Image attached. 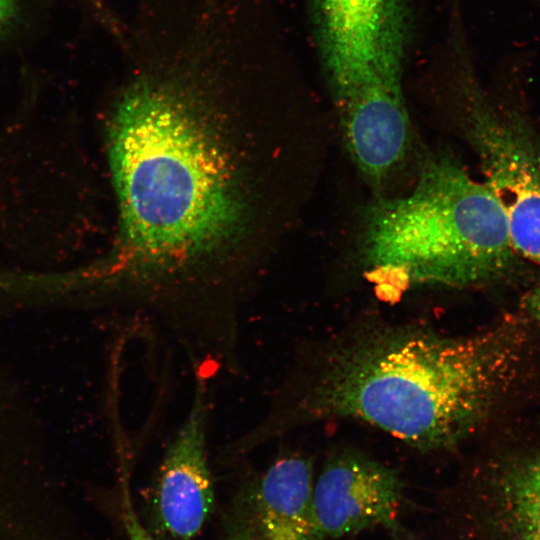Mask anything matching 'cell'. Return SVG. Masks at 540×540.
Segmentation results:
<instances>
[{
  "mask_svg": "<svg viewBox=\"0 0 540 540\" xmlns=\"http://www.w3.org/2000/svg\"><path fill=\"white\" fill-rule=\"evenodd\" d=\"M204 104L181 88L140 82L108 127L120 238L94 276L128 312L166 323L224 299L206 264L247 224L242 169Z\"/></svg>",
  "mask_w": 540,
  "mask_h": 540,
  "instance_id": "1",
  "label": "cell"
},
{
  "mask_svg": "<svg viewBox=\"0 0 540 540\" xmlns=\"http://www.w3.org/2000/svg\"><path fill=\"white\" fill-rule=\"evenodd\" d=\"M522 336L512 321L470 336L416 325L362 329L287 385L257 430L273 440L308 420L350 418L423 451L451 448L479 427L510 384Z\"/></svg>",
  "mask_w": 540,
  "mask_h": 540,
  "instance_id": "2",
  "label": "cell"
},
{
  "mask_svg": "<svg viewBox=\"0 0 540 540\" xmlns=\"http://www.w3.org/2000/svg\"><path fill=\"white\" fill-rule=\"evenodd\" d=\"M360 256L371 279L401 287L489 284L521 259L497 199L442 151L423 159L408 194L369 204Z\"/></svg>",
  "mask_w": 540,
  "mask_h": 540,
  "instance_id": "3",
  "label": "cell"
},
{
  "mask_svg": "<svg viewBox=\"0 0 540 540\" xmlns=\"http://www.w3.org/2000/svg\"><path fill=\"white\" fill-rule=\"evenodd\" d=\"M320 66L335 109L364 114L404 97L408 0H309Z\"/></svg>",
  "mask_w": 540,
  "mask_h": 540,
  "instance_id": "4",
  "label": "cell"
},
{
  "mask_svg": "<svg viewBox=\"0 0 540 540\" xmlns=\"http://www.w3.org/2000/svg\"><path fill=\"white\" fill-rule=\"evenodd\" d=\"M461 79L464 134L499 202L514 249L540 266V141L516 108L497 104L471 72Z\"/></svg>",
  "mask_w": 540,
  "mask_h": 540,
  "instance_id": "5",
  "label": "cell"
},
{
  "mask_svg": "<svg viewBox=\"0 0 540 540\" xmlns=\"http://www.w3.org/2000/svg\"><path fill=\"white\" fill-rule=\"evenodd\" d=\"M188 412L155 471L151 507L156 526L174 540H192L213 510L215 492L208 462V380L193 370Z\"/></svg>",
  "mask_w": 540,
  "mask_h": 540,
  "instance_id": "6",
  "label": "cell"
},
{
  "mask_svg": "<svg viewBox=\"0 0 540 540\" xmlns=\"http://www.w3.org/2000/svg\"><path fill=\"white\" fill-rule=\"evenodd\" d=\"M403 484L395 471L359 452L331 457L315 479L314 512L322 540L381 528L408 540L401 524Z\"/></svg>",
  "mask_w": 540,
  "mask_h": 540,
  "instance_id": "7",
  "label": "cell"
},
{
  "mask_svg": "<svg viewBox=\"0 0 540 540\" xmlns=\"http://www.w3.org/2000/svg\"><path fill=\"white\" fill-rule=\"evenodd\" d=\"M314 482L310 457L278 456L239 485L221 540H322L314 512Z\"/></svg>",
  "mask_w": 540,
  "mask_h": 540,
  "instance_id": "8",
  "label": "cell"
},
{
  "mask_svg": "<svg viewBox=\"0 0 540 540\" xmlns=\"http://www.w3.org/2000/svg\"><path fill=\"white\" fill-rule=\"evenodd\" d=\"M469 493L445 496L440 520L454 540H540V457L487 471Z\"/></svg>",
  "mask_w": 540,
  "mask_h": 540,
  "instance_id": "9",
  "label": "cell"
},
{
  "mask_svg": "<svg viewBox=\"0 0 540 540\" xmlns=\"http://www.w3.org/2000/svg\"><path fill=\"white\" fill-rule=\"evenodd\" d=\"M122 494V519L129 540H158L143 526L136 514L129 490L124 487Z\"/></svg>",
  "mask_w": 540,
  "mask_h": 540,
  "instance_id": "10",
  "label": "cell"
},
{
  "mask_svg": "<svg viewBox=\"0 0 540 540\" xmlns=\"http://www.w3.org/2000/svg\"><path fill=\"white\" fill-rule=\"evenodd\" d=\"M523 304L530 316L540 326V282L524 296Z\"/></svg>",
  "mask_w": 540,
  "mask_h": 540,
  "instance_id": "11",
  "label": "cell"
},
{
  "mask_svg": "<svg viewBox=\"0 0 540 540\" xmlns=\"http://www.w3.org/2000/svg\"><path fill=\"white\" fill-rule=\"evenodd\" d=\"M15 8V0H0V32L14 17Z\"/></svg>",
  "mask_w": 540,
  "mask_h": 540,
  "instance_id": "12",
  "label": "cell"
}]
</instances>
